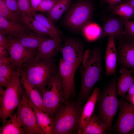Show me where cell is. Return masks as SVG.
I'll list each match as a JSON object with an SVG mask.
<instances>
[{
    "label": "cell",
    "mask_w": 134,
    "mask_h": 134,
    "mask_svg": "<svg viewBox=\"0 0 134 134\" xmlns=\"http://www.w3.org/2000/svg\"><path fill=\"white\" fill-rule=\"evenodd\" d=\"M25 24L32 31L40 35L61 41L60 37L53 33L33 17L24 21Z\"/></svg>",
    "instance_id": "d4e9b609"
},
{
    "label": "cell",
    "mask_w": 134,
    "mask_h": 134,
    "mask_svg": "<svg viewBox=\"0 0 134 134\" xmlns=\"http://www.w3.org/2000/svg\"><path fill=\"white\" fill-rule=\"evenodd\" d=\"M107 131L106 124L100 119L94 111L82 134H105Z\"/></svg>",
    "instance_id": "7402d4cb"
},
{
    "label": "cell",
    "mask_w": 134,
    "mask_h": 134,
    "mask_svg": "<svg viewBox=\"0 0 134 134\" xmlns=\"http://www.w3.org/2000/svg\"><path fill=\"white\" fill-rule=\"evenodd\" d=\"M7 36L8 41L5 47L9 54L11 63L16 70L21 68L23 64L35 58L37 51L28 49Z\"/></svg>",
    "instance_id": "8fae6325"
},
{
    "label": "cell",
    "mask_w": 134,
    "mask_h": 134,
    "mask_svg": "<svg viewBox=\"0 0 134 134\" xmlns=\"http://www.w3.org/2000/svg\"><path fill=\"white\" fill-rule=\"evenodd\" d=\"M120 44L118 57L121 67L134 69V41L125 38Z\"/></svg>",
    "instance_id": "5bb4252c"
},
{
    "label": "cell",
    "mask_w": 134,
    "mask_h": 134,
    "mask_svg": "<svg viewBox=\"0 0 134 134\" xmlns=\"http://www.w3.org/2000/svg\"><path fill=\"white\" fill-rule=\"evenodd\" d=\"M26 134H45L38 125L34 112L24 92L16 113Z\"/></svg>",
    "instance_id": "ba28073f"
},
{
    "label": "cell",
    "mask_w": 134,
    "mask_h": 134,
    "mask_svg": "<svg viewBox=\"0 0 134 134\" xmlns=\"http://www.w3.org/2000/svg\"><path fill=\"white\" fill-rule=\"evenodd\" d=\"M117 76H115L100 91L96 103L97 115L106 125L107 131L112 128L113 119L118 107Z\"/></svg>",
    "instance_id": "277c9868"
},
{
    "label": "cell",
    "mask_w": 134,
    "mask_h": 134,
    "mask_svg": "<svg viewBox=\"0 0 134 134\" xmlns=\"http://www.w3.org/2000/svg\"><path fill=\"white\" fill-rule=\"evenodd\" d=\"M119 112L114 125L115 131L118 134H129L134 129V105L123 99L119 101Z\"/></svg>",
    "instance_id": "30bf717a"
},
{
    "label": "cell",
    "mask_w": 134,
    "mask_h": 134,
    "mask_svg": "<svg viewBox=\"0 0 134 134\" xmlns=\"http://www.w3.org/2000/svg\"><path fill=\"white\" fill-rule=\"evenodd\" d=\"M33 31L26 25L14 23L0 16V31L12 38L20 33Z\"/></svg>",
    "instance_id": "ffe728a7"
},
{
    "label": "cell",
    "mask_w": 134,
    "mask_h": 134,
    "mask_svg": "<svg viewBox=\"0 0 134 134\" xmlns=\"http://www.w3.org/2000/svg\"><path fill=\"white\" fill-rule=\"evenodd\" d=\"M108 4L110 8L124 3V0H103Z\"/></svg>",
    "instance_id": "e575fe53"
},
{
    "label": "cell",
    "mask_w": 134,
    "mask_h": 134,
    "mask_svg": "<svg viewBox=\"0 0 134 134\" xmlns=\"http://www.w3.org/2000/svg\"><path fill=\"white\" fill-rule=\"evenodd\" d=\"M132 104L134 105V96H133L129 100Z\"/></svg>",
    "instance_id": "b9f144b4"
},
{
    "label": "cell",
    "mask_w": 134,
    "mask_h": 134,
    "mask_svg": "<svg viewBox=\"0 0 134 134\" xmlns=\"http://www.w3.org/2000/svg\"><path fill=\"white\" fill-rule=\"evenodd\" d=\"M21 81L28 98L38 108L45 112L40 93L34 86L28 81L21 72Z\"/></svg>",
    "instance_id": "d6986e66"
},
{
    "label": "cell",
    "mask_w": 134,
    "mask_h": 134,
    "mask_svg": "<svg viewBox=\"0 0 134 134\" xmlns=\"http://www.w3.org/2000/svg\"><path fill=\"white\" fill-rule=\"evenodd\" d=\"M102 63L101 51L99 47L85 52L81 63V86L77 98L84 103L90 96L95 84L101 78Z\"/></svg>",
    "instance_id": "6da1fadb"
},
{
    "label": "cell",
    "mask_w": 134,
    "mask_h": 134,
    "mask_svg": "<svg viewBox=\"0 0 134 134\" xmlns=\"http://www.w3.org/2000/svg\"><path fill=\"white\" fill-rule=\"evenodd\" d=\"M5 1L8 7L22 18V14L18 7L17 0H5Z\"/></svg>",
    "instance_id": "836d02e7"
},
{
    "label": "cell",
    "mask_w": 134,
    "mask_h": 134,
    "mask_svg": "<svg viewBox=\"0 0 134 134\" xmlns=\"http://www.w3.org/2000/svg\"><path fill=\"white\" fill-rule=\"evenodd\" d=\"M115 39L112 35L108 36L104 56L105 75L108 77L114 75L116 71L118 58Z\"/></svg>",
    "instance_id": "9a60e30c"
},
{
    "label": "cell",
    "mask_w": 134,
    "mask_h": 134,
    "mask_svg": "<svg viewBox=\"0 0 134 134\" xmlns=\"http://www.w3.org/2000/svg\"><path fill=\"white\" fill-rule=\"evenodd\" d=\"M100 91L96 87L83 108L78 125V134H82L86 125L94 111Z\"/></svg>",
    "instance_id": "e0dca14e"
},
{
    "label": "cell",
    "mask_w": 134,
    "mask_h": 134,
    "mask_svg": "<svg viewBox=\"0 0 134 134\" xmlns=\"http://www.w3.org/2000/svg\"><path fill=\"white\" fill-rule=\"evenodd\" d=\"M19 8L22 14V18H31L33 17L34 11L32 9L30 0H17Z\"/></svg>",
    "instance_id": "4dcf8cb0"
},
{
    "label": "cell",
    "mask_w": 134,
    "mask_h": 134,
    "mask_svg": "<svg viewBox=\"0 0 134 134\" xmlns=\"http://www.w3.org/2000/svg\"><path fill=\"white\" fill-rule=\"evenodd\" d=\"M42 96L45 112L52 118L65 102L58 70L51 79Z\"/></svg>",
    "instance_id": "8992f818"
},
{
    "label": "cell",
    "mask_w": 134,
    "mask_h": 134,
    "mask_svg": "<svg viewBox=\"0 0 134 134\" xmlns=\"http://www.w3.org/2000/svg\"><path fill=\"white\" fill-rule=\"evenodd\" d=\"M110 9L111 14L122 18L130 20L134 17V9L128 2L123 3Z\"/></svg>",
    "instance_id": "4316f807"
},
{
    "label": "cell",
    "mask_w": 134,
    "mask_h": 134,
    "mask_svg": "<svg viewBox=\"0 0 134 134\" xmlns=\"http://www.w3.org/2000/svg\"><path fill=\"white\" fill-rule=\"evenodd\" d=\"M11 64L0 66V86L6 88L15 75L17 70Z\"/></svg>",
    "instance_id": "83f0119b"
},
{
    "label": "cell",
    "mask_w": 134,
    "mask_h": 134,
    "mask_svg": "<svg viewBox=\"0 0 134 134\" xmlns=\"http://www.w3.org/2000/svg\"><path fill=\"white\" fill-rule=\"evenodd\" d=\"M9 57L8 52L6 47L0 46V58Z\"/></svg>",
    "instance_id": "8d00e7d4"
},
{
    "label": "cell",
    "mask_w": 134,
    "mask_h": 134,
    "mask_svg": "<svg viewBox=\"0 0 134 134\" xmlns=\"http://www.w3.org/2000/svg\"><path fill=\"white\" fill-rule=\"evenodd\" d=\"M122 19L124 23L125 38L134 41V21Z\"/></svg>",
    "instance_id": "1f68e13d"
},
{
    "label": "cell",
    "mask_w": 134,
    "mask_h": 134,
    "mask_svg": "<svg viewBox=\"0 0 134 134\" xmlns=\"http://www.w3.org/2000/svg\"><path fill=\"white\" fill-rule=\"evenodd\" d=\"M84 46L80 41L72 38L65 39L61 46L59 52L65 61L72 64L82 62L85 52Z\"/></svg>",
    "instance_id": "7c38bea8"
},
{
    "label": "cell",
    "mask_w": 134,
    "mask_h": 134,
    "mask_svg": "<svg viewBox=\"0 0 134 134\" xmlns=\"http://www.w3.org/2000/svg\"><path fill=\"white\" fill-rule=\"evenodd\" d=\"M130 0H124V3L126 2L129 1Z\"/></svg>",
    "instance_id": "ee69618b"
},
{
    "label": "cell",
    "mask_w": 134,
    "mask_h": 134,
    "mask_svg": "<svg viewBox=\"0 0 134 134\" xmlns=\"http://www.w3.org/2000/svg\"><path fill=\"white\" fill-rule=\"evenodd\" d=\"M124 25L122 19L119 16L111 14L103 20L101 36L103 38L112 35L120 42L124 40Z\"/></svg>",
    "instance_id": "4fadbf2b"
},
{
    "label": "cell",
    "mask_w": 134,
    "mask_h": 134,
    "mask_svg": "<svg viewBox=\"0 0 134 134\" xmlns=\"http://www.w3.org/2000/svg\"><path fill=\"white\" fill-rule=\"evenodd\" d=\"M133 70L121 67L120 69V75L117 83V95L124 96L132 84L134 82L132 76Z\"/></svg>",
    "instance_id": "44dd1931"
},
{
    "label": "cell",
    "mask_w": 134,
    "mask_h": 134,
    "mask_svg": "<svg viewBox=\"0 0 134 134\" xmlns=\"http://www.w3.org/2000/svg\"><path fill=\"white\" fill-rule=\"evenodd\" d=\"M0 16L11 22L25 25L21 17L8 7L5 0H0Z\"/></svg>",
    "instance_id": "f1b7e54d"
},
{
    "label": "cell",
    "mask_w": 134,
    "mask_h": 134,
    "mask_svg": "<svg viewBox=\"0 0 134 134\" xmlns=\"http://www.w3.org/2000/svg\"><path fill=\"white\" fill-rule=\"evenodd\" d=\"M129 134H134V129L129 133Z\"/></svg>",
    "instance_id": "7bdbcfd3"
},
{
    "label": "cell",
    "mask_w": 134,
    "mask_h": 134,
    "mask_svg": "<svg viewBox=\"0 0 134 134\" xmlns=\"http://www.w3.org/2000/svg\"><path fill=\"white\" fill-rule=\"evenodd\" d=\"M48 37L31 31L20 33L11 38L27 48L37 51L41 43Z\"/></svg>",
    "instance_id": "ac0fdd59"
},
{
    "label": "cell",
    "mask_w": 134,
    "mask_h": 134,
    "mask_svg": "<svg viewBox=\"0 0 134 134\" xmlns=\"http://www.w3.org/2000/svg\"><path fill=\"white\" fill-rule=\"evenodd\" d=\"M7 36L3 32H0V46L6 47L8 42Z\"/></svg>",
    "instance_id": "d590c367"
},
{
    "label": "cell",
    "mask_w": 134,
    "mask_h": 134,
    "mask_svg": "<svg viewBox=\"0 0 134 134\" xmlns=\"http://www.w3.org/2000/svg\"><path fill=\"white\" fill-rule=\"evenodd\" d=\"M81 63L72 64L65 61L62 58L60 59L58 70L61 79L65 102L76 97L75 76Z\"/></svg>",
    "instance_id": "9c48e42d"
},
{
    "label": "cell",
    "mask_w": 134,
    "mask_h": 134,
    "mask_svg": "<svg viewBox=\"0 0 134 134\" xmlns=\"http://www.w3.org/2000/svg\"><path fill=\"white\" fill-rule=\"evenodd\" d=\"M92 3L86 0H79L74 4L68 12L65 19L66 24L76 30L82 29L89 22L93 14Z\"/></svg>",
    "instance_id": "52a82bcc"
},
{
    "label": "cell",
    "mask_w": 134,
    "mask_h": 134,
    "mask_svg": "<svg viewBox=\"0 0 134 134\" xmlns=\"http://www.w3.org/2000/svg\"><path fill=\"white\" fill-rule=\"evenodd\" d=\"M10 63L9 56L0 58V66Z\"/></svg>",
    "instance_id": "f35d334b"
},
{
    "label": "cell",
    "mask_w": 134,
    "mask_h": 134,
    "mask_svg": "<svg viewBox=\"0 0 134 134\" xmlns=\"http://www.w3.org/2000/svg\"><path fill=\"white\" fill-rule=\"evenodd\" d=\"M21 72L28 81L42 94L51 78L58 70L53 58L36 60L34 58L23 64Z\"/></svg>",
    "instance_id": "3957f363"
},
{
    "label": "cell",
    "mask_w": 134,
    "mask_h": 134,
    "mask_svg": "<svg viewBox=\"0 0 134 134\" xmlns=\"http://www.w3.org/2000/svg\"><path fill=\"white\" fill-rule=\"evenodd\" d=\"M127 2H128L134 9V0H130Z\"/></svg>",
    "instance_id": "60d3db41"
},
{
    "label": "cell",
    "mask_w": 134,
    "mask_h": 134,
    "mask_svg": "<svg viewBox=\"0 0 134 134\" xmlns=\"http://www.w3.org/2000/svg\"><path fill=\"white\" fill-rule=\"evenodd\" d=\"M128 98L129 100L134 96V82L132 84L128 91Z\"/></svg>",
    "instance_id": "ab89813d"
},
{
    "label": "cell",
    "mask_w": 134,
    "mask_h": 134,
    "mask_svg": "<svg viewBox=\"0 0 134 134\" xmlns=\"http://www.w3.org/2000/svg\"><path fill=\"white\" fill-rule=\"evenodd\" d=\"M84 103L77 98L65 102L52 117V134H78Z\"/></svg>",
    "instance_id": "7a4b0ae2"
},
{
    "label": "cell",
    "mask_w": 134,
    "mask_h": 134,
    "mask_svg": "<svg viewBox=\"0 0 134 134\" xmlns=\"http://www.w3.org/2000/svg\"><path fill=\"white\" fill-rule=\"evenodd\" d=\"M0 134H24V130L16 113L13 114L0 127Z\"/></svg>",
    "instance_id": "cb8c5ba5"
},
{
    "label": "cell",
    "mask_w": 134,
    "mask_h": 134,
    "mask_svg": "<svg viewBox=\"0 0 134 134\" xmlns=\"http://www.w3.org/2000/svg\"><path fill=\"white\" fill-rule=\"evenodd\" d=\"M101 2H102L103 0H99Z\"/></svg>",
    "instance_id": "f6af8a7d"
},
{
    "label": "cell",
    "mask_w": 134,
    "mask_h": 134,
    "mask_svg": "<svg viewBox=\"0 0 134 134\" xmlns=\"http://www.w3.org/2000/svg\"><path fill=\"white\" fill-rule=\"evenodd\" d=\"M28 99L29 103L34 112L37 123L40 127L45 134H52V118L46 113L38 108L28 98Z\"/></svg>",
    "instance_id": "603a6c76"
},
{
    "label": "cell",
    "mask_w": 134,
    "mask_h": 134,
    "mask_svg": "<svg viewBox=\"0 0 134 134\" xmlns=\"http://www.w3.org/2000/svg\"><path fill=\"white\" fill-rule=\"evenodd\" d=\"M42 0H30L32 8L33 10L35 11Z\"/></svg>",
    "instance_id": "74e56055"
},
{
    "label": "cell",
    "mask_w": 134,
    "mask_h": 134,
    "mask_svg": "<svg viewBox=\"0 0 134 134\" xmlns=\"http://www.w3.org/2000/svg\"><path fill=\"white\" fill-rule=\"evenodd\" d=\"M33 15L35 19L39 21L47 29L60 37V31L55 26L53 22L47 16L43 14L37 13L35 11L34 12Z\"/></svg>",
    "instance_id": "f546056e"
},
{
    "label": "cell",
    "mask_w": 134,
    "mask_h": 134,
    "mask_svg": "<svg viewBox=\"0 0 134 134\" xmlns=\"http://www.w3.org/2000/svg\"><path fill=\"white\" fill-rule=\"evenodd\" d=\"M21 69H17L15 75L5 90L0 86V118L3 124L13 114L25 92L21 80Z\"/></svg>",
    "instance_id": "5b68a950"
},
{
    "label": "cell",
    "mask_w": 134,
    "mask_h": 134,
    "mask_svg": "<svg viewBox=\"0 0 134 134\" xmlns=\"http://www.w3.org/2000/svg\"><path fill=\"white\" fill-rule=\"evenodd\" d=\"M72 0H59L52 9L46 13V16L54 23L70 6Z\"/></svg>",
    "instance_id": "484cf974"
},
{
    "label": "cell",
    "mask_w": 134,
    "mask_h": 134,
    "mask_svg": "<svg viewBox=\"0 0 134 134\" xmlns=\"http://www.w3.org/2000/svg\"><path fill=\"white\" fill-rule=\"evenodd\" d=\"M61 41L47 37L43 40L39 46L36 60L53 58L59 52Z\"/></svg>",
    "instance_id": "2e32d148"
},
{
    "label": "cell",
    "mask_w": 134,
    "mask_h": 134,
    "mask_svg": "<svg viewBox=\"0 0 134 134\" xmlns=\"http://www.w3.org/2000/svg\"><path fill=\"white\" fill-rule=\"evenodd\" d=\"M59 0H42L35 12L47 13L53 7Z\"/></svg>",
    "instance_id": "d6a6232c"
}]
</instances>
